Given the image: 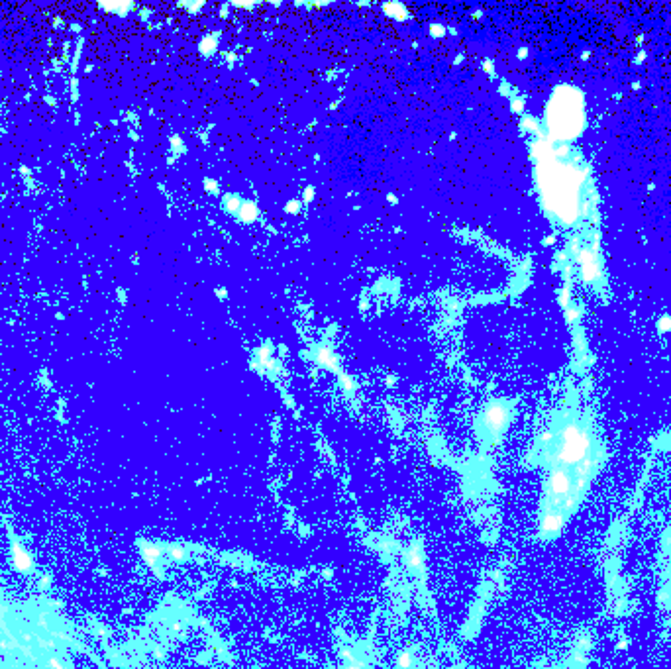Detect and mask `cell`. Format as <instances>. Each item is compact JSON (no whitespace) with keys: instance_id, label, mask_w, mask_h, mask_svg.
I'll use <instances>...</instances> for the list:
<instances>
[{"instance_id":"1","label":"cell","mask_w":671,"mask_h":669,"mask_svg":"<svg viewBox=\"0 0 671 669\" xmlns=\"http://www.w3.org/2000/svg\"><path fill=\"white\" fill-rule=\"evenodd\" d=\"M10 563H12V567H14L18 573H22V575L32 573L34 567H36L32 554H30L18 540H12V542H10Z\"/></svg>"},{"instance_id":"2","label":"cell","mask_w":671,"mask_h":669,"mask_svg":"<svg viewBox=\"0 0 671 669\" xmlns=\"http://www.w3.org/2000/svg\"><path fill=\"white\" fill-rule=\"evenodd\" d=\"M407 561H409V567H410V569H414V571L422 569V565H424V554H422L420 544H412V546L409 548Z\"/></svg>"},{"instance_id":"3","label":"cell","mask_w":671,"mask_h":669,"mask_svg":"<svg viewBox=\"0 0 671 669\" xmlns=\"http://www.w3.org/2000/svg\"><path fill=\"white\" fill-rule=\"evenodd\" d=\"M142 556H144V559H146V563H149V565H153L161 556H163V548H159V546H155V544H142Z\"/></svg>"},{"instance_id":"4","label":"cell","mask_w":671,"mask_h":669,"mask_svg":"<svg viewBox=\"0 0 671 669\" xmlns=\"http://www.w3.org/2000/svg\"><path fill=\"white\" fill-rule=\"evenodd\" d=\"M397 668L399 669H412L414 668V654L410 650H405L397 658Z\"/></svg>"},{"instance_id":"5","label":"cell","mask_w":671,"mask_h":669,"mask_svg":"<svg viewBox=\"0 0 671 669\" xmlns=\"http://www.w3.org/2000/svg\"><path fill=\"white\" fill-rule=\"evenodd\" d=\"M169 556L175 559V561H183L185 559V548H181V546H171L169 548Z\"/></svg>"},{"instance_id":"6","label":"cell","mask_w":671,"mask_h":669,"mask_svg":"<svg viewBox=\"0 0 671 669\" xmlns=\"http://www.w3.org/2000/svg\"><path fill=\"white\" fill-rule=\"evenodd\" d=\"M345 669H365V664H363V662H359V660H353V658H351V662H347V664H345Z\"/></svg>"},{"instance_id":"7","label":"cell","mask_w":671,"mask_h":669,"mask_svg":"<svg viewBox=\"0 0 671 669\" xmlns=\"http://www.w3.org/2000/svg\"><path fill=\"white\" fill-rule=\"evenodd\" d=\"M47 664L51 666V669H65V666H63V662H59L55 656H51L49 660H47Z\"/></svg>"},{"instance_id":"8","label":"cell","mask_w":671,"mask_h":669,"mask_svg":"<svg viewBox=\"0 0 671 669\" xmlns=\"http://www.w3.org/2000/svg\"><path fill=\"white\" fill-rule=\"evenodd\" d=\"M6 612H8V606L4 602H0V624L4 626V620H6Z\"/></svg>"}]
</instances>
